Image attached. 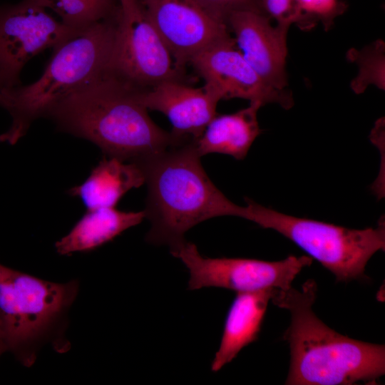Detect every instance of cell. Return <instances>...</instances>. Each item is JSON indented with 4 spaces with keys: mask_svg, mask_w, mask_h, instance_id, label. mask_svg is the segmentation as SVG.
<instances>
[{
    "mask_svg": "<svg viewBox=\"0 0 385 385\" xmlns=\"http://www.w3.org/2000/svg\"><path fill=\"white\" fill-rule=\"evenodd\" d=\"M317 292L312 279L300 290L274 289L272 302L291 316L283 335L290 349L285 384L350 385L384 375V345L356 340L329 327L312 309Z\"/></svg>",
    "mask_w": 385,
    "mask_h": 385,
    "instance_id": "cell-1",
    "label": "cell"
},
{
    "mask_svg": "<svg viewBox=\"0 0 385 385\" xmlns=\"http://www.w3.org/2000/svg\"><path fill=\"white\" fill-rule=\"evenodd\" d=\"M138 91L107 73L65 98L47 118L105 156L140 163L179 142L153 122Z\"/></svg>",
    "mask_w": 385,
    "mask_h": 385,
    "instance_id": "cell-2",
    "label": "cell"
},
{
    "mask_svg": "<svg viewBox=\"0 0 385 385\" xmlns=\"http://www.w3.org/2000/svg\"><path fill=\"white\" fill-rule=\"evenodd\" d=\"M192 140L175 144L138 163L145 174L147 242L170 249L196 225L220 216L248 220L249 207L229 200L212 182Z\"/></svg>",
    "mask_w": 385,
    "mask_h": 385,
    "instance_id": "cell-3",
    "label": "cell"
},
{
    "mask_svg": "<svg viewBox=\"0 0 385 385\" xmlns=\"http://www.w3.org/2000/svg\"><path fill=\"white\" fill-rule=\"evenodd\" d=\"M113 14L78 31L53 48L41 76L27 86L1 92L2 106L11 116L0 142L16 144L37 119L48 117L62 101L109 72Z\"/></svg>",
    "mask_w": 385,
    "mask_h": 385,
    "instance_id": "cell-4",
    "label": "cell"
},
{
    "mask_svg": "<svg viewBox=\"0 0 385 385\" xmlns=\"http://www.w3.org/2000/svg\"><path fill=\"white\" fill-rule=\"evenodd\" d=\"M77 282L40 279L0 263V319L8 351L31 366L38 344L73 304Z\"/></svg>",
    "mask_w": 385,
    "mask_h": 385,
    "instance_id": "cell-5",
    "label": "cell"
},
{
    "mask_svg": "<svg viewBox=\"0 0 385 385\" xmlns=\"http://www.w3.org/2000/svg\"><path fill=\"white\" fill-rule=\"evenodd\" d=\"M252 222L292 241L329 270L337 282L366 277L369 260L385 248L384 220L376 227L351 229L289 215L255 203Z\"/></svg>",
    "mask_w": 385,
    "mask_h": 385,
    "instance_id": "cell-6",
    "label": "cell"
},
{
    "mask_svg": "<svg viewBox=\"0 0 385 385\" xmlns=\"http://www.w3.org/2000/svg\"><path fill=\"white\" fill-rule=\"evenodd\" d=\"M109 73L142 91L181 81L180 70L150 21L141 0H117Z\"/></svg>",
    "mask_w": 385,
    "mask_h": 385,
    "instance_id": "cell-7",
    "label": "cell"
},
{
    "mask_svg": "<svg viewBox=\"0 0 385 385\" xmlns=\"http://www.w3.org/2000/svg\"><path fill=\"white\" fill-rule=\"evenodd\" d=\"M190 274L188 289L218 287L236 292L269 288L287 289L301 270L312 263L309 256L290 255L279 261L247 258L205 257L195 245L185 240L170 249Z\"/></svg>",
    "mask_w": 385,
    "mask_h": 385,
    "instance_id": "cell-8",
    "label": "cell"
},
{
    "mask_svg": "<svg viewBox=\"0 0 385 385\" xmlns=\"http://www.w3.org/2000/svg\"><path fill=\"white\" fill-rule=\"evenodd\" d=\"M56 21L36 0L0 4V93L20 84L26 63L75 33Z\"/></svg>",
    "mask_w": 385,
    "mask_h": 385,
    "instance_id": "cell-9",
    "label": "cell"
},
{
    "mask_svg": "<svg viewBox=\"0 0 385 385\" xmlns=\"http://www.w3.org/2000/svg\"><path fill=\"white\" fill-rule=\"evenodd\" d=\"M190 63L220 101L242 98L262 106L277 103L285 109L293 105L289 91L272 88L258 76L244 58L231 35L206 47Z\"/></svg>",
    "mask_w": 385,
    "mask_h": 385,
    "instance_id": "cell-10",
    "label": "cell"
},
{
    "mask_svg": "<svg viewBox=\"0 0 385 385\" xmlns=\"http://www.w3.org/2000/svg\"><path fill=\"white\" fill-rule=\"evenodd\" d=\"M177 66L230 34L227 23L194 0H141Z\"/></svg>",
    "mask_w": 385,
    "mask_h": 385,
    "instance_id": "cell-11",
    "label": "cell"
},
{
    "mask_svg": "<svg viewBox=\"0 0 385 385\" xmlns=\"http://www.w3.org/2000/svg\"><path fill=\"white\" fill-rule=\"evenodd\" d=\"M227 25L236 46L258 76L278 90L287 86V38L289 26H272L267 15L253 11L231 13Z\"/></svg>",
    "mask_w": 385,
    "mask_h": 385,
    "instance_id": "cell-12",
    "label": "cell"
},
{
    "mask_svg": "<svg viewBox=\"0 0 385 385\" xmlns=\"http://www.w3.org/2000/svg\"><path fill=\"white\" fill-rule=\"evenodd\" d=\"M138 97L148 110L159 111L168 118L173 126L171 134L180 142L194 140L201 135L217 115L220 101L205 85L193 88L177 80L138 91Z\"/></svg>",
    "mask_w": 385,
    "mask_h": 385,
    "instance_id": "cell-13",
    "label": "cell"
},
{
    "mask_svg": "<svg viewBox=\"0 0 385 385\" xmlns=\"http://www.w3.org/2000/svg\"><path fill=\"white\" fill-rule=\"evenodd\" d=\"M274 288L237 292L226 316L219 347L211 364L218 371L257 339Z\"/></svg>",
    "mask_w": 385,
    "mask_h": 385,
    "instance_id": "cell-14",
    "label": "cell"
},
{
    "mask_svg": "<svg viewBox=\"0 0 385 385\" xmlns=\"http://www.w3.org/2000/svg\"><path fill=\"white\" fill-rule=\"evenodd\" d=\"M145 184L142 167L133 162L105 156L80 185L68 190L87 210L115 207L129 190Z\"/></svg>",
    "mask_w": 385,
    "mask_h": 385,
    "instance_id": "cell-15",
    "label": "cell"
},
{
    "mask_svg": "<svg viewBox=\"0 0 385 385\" xmlns=\"http://www.w3.org/2000/svg\"><path fill=\"white\" fill-rule=\"evenodd\" d=\"M259 103H250L247 108L230 114L216 115L201 135L192 140L198 155H228L244 159L253 142L260 135L257 112Z\"/></svg>",
    "mask_w": 385,
    "mask_h": 385,
    "instance_id": "cell-16",
    "label": "cell"
},
{
    "mask_svg": "<svg viewBox=\"0 0 385 385\" xmlns=\"http://www.w3.org/2000/svg\"><path fill=\"white\" fill-rule=\"evenodd\" d=\"M145 212H125L115 207L87 210L68 234L55 243L61 255L93 250L126 230L140 223Z\"/></svg>",
    "mask_w": 385,
    "mask_h": 385,
    "instance_id": "cell-17",
    "label": "cell"
},
{
    "mask_svg": "<svg viewBox=\"0 0 385 385\" xmlns=\"http://www.w3.org/2000/svg\"><path fill=\"white\" fill-rule=\"evenodd\" d=\"M46 9H50L66 26L81 31L111 16L117 0H36Z\"/></svg>",
    "mask_w": 385,
    "mask_h": 385,
    "instance_id": "cell-18",
    "label": "cell"
},
{
    "mask_svg": "<svg viewBox=\"0 0 385 385\" xmlns=\"http://www.w3.org/2000/svg\"><path fill=\"white\" fill-rule=\"evenodd\" d=\"M349 60L359 67L356 77L351 82L353 91L362 93L369 85L384 89V43L379 40L361 51H349Z\"/></svg>",
    "mask_w": 385,
    "mask_h": 385,
    "instance_id": "cell-19",
    "label": "cell"
},
{
    "mask_svg": "<svg viewBox=\"0 0 385 385\" xmlns=\"http://www.w3.org/2000/svg\"><path fill=\"white\" fill-rule=\"evenodd\" d=\"M297 5L299 15L297 23L307 28L315 21L329 28L334 19L345 9L339 0H297Z\"/></svg>",
    "mask_w": 385,
    "mask_h": 385,
    "instance_id": "cell-20",
    "label": "cell"
},
{
    "mask_svg": "<svg viewBox=\"0 0 385 385\" xmlns=\"http://www.w3.org/2000/svg\"><path fill=\"white\" fill-rule=\"evenodd\" d=\"M227 23L229 15L237 11H253L264 14L260 0H194Z\"/></svg>",
    "mask_w": 385,
    "mask_h": 385,
    "instance_id": "cell-21",
    "label": "cell"
},
{
    "mask_svg": "<svg viewBox=\"0 0 385 385\" xmlns=\"http://www.w3.org/2000/svg\"><path fill=\"white\" fill-rule=\"evenodd\" d=\"M265 15L276 20L277 24L291 26L297 23L299 15L297 0H260Z\"/></svg>",
    "mask_w": 385,
    "mask_h": 385,
    "instance_id": "cell-22",
    "label": "cell"
},
{
    "mask_svg": "<svg viewBox=\"0 0 385 385\" xmlns=\"http://www.w3.org/2000/svg\"><path fill=\"white\" fill-rule=\"evenodd\" d=\"M8 351L6 335L4 327L0 319V356L5 351Z\"/></svg>",
    "mask_w": 385,
    "mask_h": 385,
    "instance_id": "cell-23",
    "label": "cell"
},
{
    "mask_svg": "<svg viewBox=\"0 0 385 385\" xmlns=\"http://www.w3.org/2000/svg\"><path fill=\"white\" fill-rule=\"evenodd\" d=\"M2 103H3V98H2V96L0 93V106H2Z\"/></svg>",
    "mask_w": 385,
    "mask_h": 385,
    "instance_id": "cell-24",
    "label": "cell"
}]
</instances>
